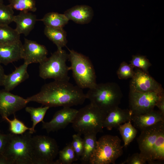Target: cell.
<instances>
[{
	"instance_id": "1",
	"label": "cell",
	"mask_w": 164,
	"mask_h": 164,
	"mask_svg": "<svg viewBox=\"0 0 164 164\" xmlns=\"http://www.w3.org/2000/svg\"><path fill=\"white\" fill-rule=\"evenodd\" d=\"M29 103L35 102L52 107H71L83 104L86 94L77 85L67 81H56L47 83L37 94L26 99Z\"/></svg>"
},
{
	"instance_id": "2",
	"label": "cell",
	"mask_w": 164,
	"mask_h": 164,
	"mask_svg": "<svg viewBox=\"0 0 164 164\" xmlns=\"http://www.w3.org/2000/svg\"><path fill=\"white\" fill-rule=\"evenodd\" d=\"M86 94L90 103L106 114L118 106L123 97L121 89L114 82L97 84Z\"/></svg>"
},
{
	"instance_id": "3",
	"label": "cell",
	"mask_w": 164,
	"mask_h": 164,
	"mask_svg": "<svg viewBox=\"0 0 164 164\" xmlns=\"http://www.w3.org/2000/svg\"><path fill=\"white\" fill-rule=\"evenodd\" d=\"M32 137L29 131L22 135L10 133L3 154L10 164H34Z\"/></svg>"
},
{
	"instance_id": "4",
	"label": "cell",
	"mask_w": 164,
	"mask_h": 164,
	"mask_svg": "<svg viewBox=\"0 0 164 164\" xmlns=\"http://www.w3.org/2000/svg\"><path fill=\"white\" fill-rule=\"evenodd\" d=\"M69 50L68 60L71 64L69 68L77 85L82 89L93 87L97 84L96 76L89 58L73 50Z\"/></svg>"
},
{
	"instance_id": "5",
	"label": "cell",
	"mask_w": 164,
	"mask_h": 164,
	"mask_svg": "<svg viewBox=\"0 0 164 164\" xmlns=\"http://www.w3.org/2000/svg\"><path fill=\"white\" fill-rule=\"evenodd\" d=\"M106 114L90 103L78 110L71 123L72 127L81 135L102 132Z\"/></svg>"
},
{
	"instance_id": "6",
	"label": "cell",
	"mask_w": 164,
	"mask_h": 164,
	"mask_svg": "<svg viewBox=\"0 0 164 164\" xmlns=\"http://www.w3.org/2000/svg\"><path fill=\"white\" fill-rule=\"evenodd\" d=\"M123 153V146L118 136L104 135L97 140L95 149L89 164H114Z\"/></svg>"
},
{
	"instance_id": "7",
	"label": "cell",
	"mask_w": 164,
	"mask_h": 164,
	"mask_svg": "<svg viewBox=\"0 0 164 164\" xmlns=\"http://www.w3.org/2000/svg\"><path fill=\"white\" fill-rule=\"evenodd\" d=\"M68 53L62 49L57 50L39 63V76L44 79H53L56 81H69V70L67 64Z\"/></svg>"
},
{
	"instance_id": "8",
	"label": "cell",
	"mask_w": 164,
	"mask_h": 164,
	"mask_svg": "<svg viewBox=\"0 0 164 164\" xmlns=\"http://www.w3.org/2000/svg\"><path fill=\"white\" fill-rule=\"evenodd\" d=\"M34 164H56L54 160L58 154L59 147L55 139L44 135L31 138Z\"/></svg>"
},
{
	"instance_id": "9",
	"label": "cell",
	"mask_w": 164,
	"mask_h": 164,
	"mask_svg": "<svg viewBox=\"0 0 164 164\" xmlns=\"http://www.w3.org/2000/svg\"><path fill=\"white\" fill-rule=\"evenodd\" d=\"M163 93H141L129 90V109L132 115L141 114L153 110Z\"/></svg>"
},
{
	"instance_id": "10",
	"label": "cell",
	"mask_w": 164,
	"mask_h": 164,
	"mask_svg": "<svg viewBox=\"0 0 164 164\" xmlns=\"http://www.w3.org/2000/svg\"><path fill=\"white\" fill-rule=\"evenodd\" d=\"M163 126L164 121H162L143 129L137 138L140 153L149 164L155 163L153 157V146L159 132Z\"/></svg>"
},
{
	"instance_id": "11",
	"label": "cell",
	"mask_w": 164,
	"mask_h": 164,
	"mask_svg": "<svg viewBox=\"0 0 164 164\" xmlns=\"http://www.w3.org/2000/svg\"><path fill=\"white\" fill-rule=\"evenodd\" d=\"M131 79L130 91L141 93L164 92L160 84L151 77L149 73L140 69L135 68L134 76Z\"/></svg>"
},
{
	"instance_id": "12",
	"label": "cell",
	"mask_w": 164,
	"mask_h": 164,
	"mask_svg": "<svg viewBox=\"0 0 164 164\" xmlns=\"http://www.w3.org/2000/svg\"><path fill=\"white\" fill-rule=\"evenodd\" d=\"M28 103L26 99L5 89L0 90V115L2 119L14 114L25 107Z\"/></svg>"
},
{
	"instance_id": "13",
	"label": "cell",
	"mask_w": 164,
	"mask_h": 164,
	"mask_svg": "<svg viewBox=\"0 0 164 164\" xmlns=\"http://www.w3.org/2000/svg\"><path fill=\"white\" fill-rule=\"evenodd\" d=\"M77 111L71 107H63L55 113L50 121H42V128L49 133L65 128L70 123H71Z\"/></svg>"
},
{
	"instance_id": "14",
	"label": "cell",
	"mask_w": 164,
	"mask_h": 164,
	"mask_svg": "<svg viewBox=\"0 0 164 164\" xmlns=\"http://www.w3.org/2000/svg\"><path fill=\"white\" fill-rule=\"evenodd\" d=\"M47 50L44 46L25 38L22 55L24 63L29 65L32 63H40L47 58Z\"/></svg>"
},
{
	"instance_id": "15",
	"label": "cell",
	"mask_w": 164,
	"mask_h": 164,
	"mask_svg": "<svg viewBox=\"0 0 164 164\" xmlns=\"http://www.w3.org/2000/svg\"><path fill=\"white\" fill-rule=\"evenodd\" d=\"M131 111L128 109H122L118 106L111 109L106 114L104 122L103 128L111 130L113 128L131 119Z\"/></svg>"
},
{
	"instance_id": "16",
	"label": "cell",
	"mask_w": 164,
	"mask_h": 164,
	"mask_svg": "<svg viewBox=\"0 0 164 164\" xmlns=\"http://www.w3.org/2000/svg\"><path fill=\"white\" fill-rule=\"evenodd\" d=\"M64 14L69 20L80 24H87L91 21L94 12L90 6L85 5H76L66 11Z\"/></svg>"
},
{
	"instance_id": "17",
	"label": "cell",
	"mask_w": 164,
	"mask_h": 164,
	"mask_svg": "<svg viewBox=\"0 0 164 164\" xmlns=\"http://www.w3.org/2000/svg\"><path fill=\"white\" fill-rule=\"evenodd\" d=\"M22 46L20 40L11 44H0V63L7 65L22 59Z\"/></svg>"
},
{
	"instance_id": "18",
	"label": "cell",
	"mask_w": 164,
	"mask_h": 164,
	"mask_svg": "<svg viewBox=\"0 0 164 164\" xmlns=\"http://www.w3.org/2000/svg\"><path fill=\"white\" fill-rule=\"evenodd\" d=\"M131 121L134 126L140 131L162 121H164V115L159 111L154 109L147 112L132 115Z\"/></svg>"
},
{
	"instance_id": "19",
	"label": "cell",
	"mask_w": 164,
	"mask_h": 164,
	"mask_svg": "<svg viewBox=\"0 0 164 164\" xmlns=\"http://www.w3.org/2000/svg\"><path fill=\"white\" fill-rule=\"evenodd\" d=\"M28 65L24 63L16 68L10 74L5 75L3 85L5 90L9 91H12L29 78V75L27 70Z\"/></svg>"
},
{
	"instance_id": "20",
	"label": "cell",
	"mask_w": 164,
	"mask_h": 164,
	"mask_svg": "<svg viewBox=\"0 0 164 164\" xmlns=\"http://www.w3.org/2000/svg\"><path fill=\"white\" fill-rule=\"evenodd\" d=\"M37 20L36 15L28 12L20 11L14 15L13 22L16 24L15 30L20 34L28 35L34 28Z\"/></svg>"
},
{
	"instance_id": "21",
	"label": "cell",
	"mask_w": 164,
	"mask_h": 164,
	"mask_svg": "<svg viewBox=\"0 0 164 164\" xmlns=\"http://www.w3.org/2000/svg\"><path fill=\"white\" fill-rule=\"evenodd\" d=\"M45 36L57 47L58 50H61L67 43V33L63 28L52 27L45 26L44 29Z\"/></svg>"
},
{
	"instance_id": "22",
	"label": "cell",
	"mask_w": 164,
	"mask_h": 164,
	"mask_svg": "<svg viewBox=\"0 0 164 164\" xmlns=\"http://www.w3.org/2000/svg\"><path fill=\"white\" fill-rule=\"evenodd\" d=\"M95 133H89L84 135V147L82 155L80 159L81 163H89L90 159L95 149L97 142Z\"/></svg>"
},
{
	"instance_id": "23",
	"label": "cell",
	"mask_w": 164,
	"mask_h": 164,
	"mask_svg": "<svg viewBox=\"0 0 164 164\" xmlns=\"http://www.w3.org/2000/svg\"><path fill=\"white\" fill-rule=\"evenodd\" d=\"M39 20L43 22L45 26L56 28H63L69 20L64 14L53 12L46 13Z\"/></svg>"
},
{
	"instance_id": "24",
	"label": "cell",
	"mask_w": 164,
	"mask_h": 164,
	"mask_svg": "<svg viewBox=\"0 0 164 164\" xmlns=\"http://www.w3.org/2000/svg\"><path fill=\"white\" fill-rule=\"evenodd\" d=\"M20 35L9 25H0V44L12 43L20 40Z\"/></svg>"
},
{
	"instance_id": "25",
	"label": "cell",
	"mask_w": 164,
	"mask_h": 164,
	"mask_svg": "<svg viewBox=\"0 0 164 164\" xmlns=\"http://www.w3.org/2000/svg\"><path fill=\"white\" fill-rule=\"evenodd\" d=\"M131 122L130 119L118 127L124 143V146L125 147H127L132 142L137 134V130Z\"/></svg>"
},
{
	"instance_id": "26",
	"label": "cell",
	"mask_w": 164,
	"mask_h": 164,
	"mask_svg": "<svg viewBox=\"0 0 164 164\" xmlns=\"http://www.w3.org/2000/svg\"><path fill=\"white\" fill-rule=\"evenodd\" d=\"M50 108L48 106L35 108L31 107H27L26 111L30 114L31 120L32 122L31 131H29L32 134L35 132V130L36 125L39 122L43 121V118L47 110Z\"/></svg>"
},
{
	"instance_id": "27",
	"label": "cell",
	"mask_w": 164,
	"mask_h": 164,
	"mask_svg": "<svg viewBox=\"0 0 164 164\" xmlns=\"http://www.w3.org/2000/svg\"><path fill=\"white\" fill-rule=\"evenodd\" d=\"M58 154L59 158L55 161L56 164H71L78 160L71 142L68 144L62 150L59 151Z\"/></svg>"
},
{
	"instance_id": "28",
	"label": "cell",
	"mask_w": 164,
	"mask_h": 164,
	"mask_svg": "<svg viewBox=\"0 0 164 164\" xmlns=\"http://www.w3.org/2000/svg\"><path fill=\"white\" fill-rule=\"evenodd\" d=\"M153 157L154 161H162L164 159V126L160 130L153 151Z\"/></svg>"
},
{
	"instance_id": "29",
	"label": "cell",
	"mask_w": 164,
	"mask_h": 164,
	"mask_svg": "<svg viewBox=\"0 0 164 164\" xmlns=\"http://www.w3.org/2000/svg\"><path fill=\"white\" fill-rule=\"evenodd\" d=\"M13 9L20 11L35 12L37 10L35 0H9Z\"/></svg>"
},
{
	"instance_id": "30",
	"label": "cell",
	"mask_w": 164,
	"mask_h": 164,
	"mask_svg": "<svg viewBox=\"0 0 164 164\" xmlns=\"http://www.w3.org/2000/svg\"><path fill=\"white\" fill-rule=\"evenodd\" d=\"M9 124V130L11 133L15 135H22L27 130L31 131V128L27 127L22 121L17 119L14 114V118L10 120L8 117H5L3 119Z\"/></svg>"
},
{
	"instance_id": "31",
	"label": "cell",
	"mask_w": 164,
	"mask_h": 164,
	"mask_svg": "<svg viewBox=\"0 0 164 164\" xmlns=\"http://www.w3.org/2000/svg\"><path fill=\"white\" fill-rule=\"evenodd\" d=\"M130 62L134 68H138L147 73H149L148 70L152 66L146 56L139 54L133 55Z\"/></svg>"
},
{
	"instance_id": "32",
	"label": "cell",
	"mask_w": 164,
	"mask_h": 164,
	"mask_svg": "<svg viewBox=\"0 0 164 164\" xmlns=\"http://www.w3.org/2000/svg\"><path fill=\"white\" fill-rule=\"evenodd\" d=\"M13 9L9 5L0 4V25H9L13 22Z\"/></svg>"
},
{
	"instance_id": "33",
	"label": "cell",
	"mask_w": 164,
	"mask_h": 164,
	"mask_svg": "<svg viewBox=\"0 0 164 164\" xmlns=\"http://www.w3.org/2000/svg\"><path fill=\"white\" fill-rule=\"evenodd\" d=\"M134 67L125 61L122 62L117 71L119 79L121 80L131 78L134 74Z\"/></svg>"
},
{
	"instance_id": "34",
	"label": "cell",
	"mask_w": 164,
	"mask_h": 164,
	"mask_svg": "<svg viewBox=\"0 0 164 164\" xmlns=\"http://www.w3.org/2000/svg\"><path fill=\"white\" fill-rule=\"evenodd\" d=\"M81 135L77 133L72 136L73 140L71 142L72 146L78 159L82 155L84 147L83 139Z\"/></svg>"
},
{
	"instance_id": "35",
	"label": "cell",
	"mask_w": 164,
	"mask_h": 164,
	"mask_svg": "<svg viewBox=\"0 0 164 164\" xmlns=\"http://www.w3.org/2000/svg\"><path fill=\"white\" fill-rule=\"evenodd\" d=\"M147 161L140 153H136L128 157L121 164H145Z\"/></svg>"
},
{
	"instance_id": "36",
	"label": "cell",
	"mask_w": 164,
	"mask_h": 164,
	"mask_svg": "<svg viewBox=\"0 0 164 164\" xmlns=\"http://www.w3.org/2000/svg\"><path fill=\"white\" fill-rule=\"evenodd\" d=\"M9 135L10 133L4 134L2 133L0 130V154L3 153Z\"/></svg>"
},
{
	"instance_id": "37",
	"label": "cell",
	"mask_w": 164,
	"mask_h": 164,
	"mask_svg": "<svg viewBox=\"0 0 164 164\" xmlns=\"http://www.w3.org/2000/svg\"><path fill=\"white\" fill-rule=\"evenodd\" d=\"M159 111L164 115V93H162L155 104Z\"/></svg>"
},
{
	"instance_id": "38",
	"label": "cell",
	"mask_w": 164,
	"mask_h": 164,
	"mask_svg": "<svg viewBox=\"0 0 164 164\" xmlns=\"http://www.w3.org/2000/svg\"><path fill=\"white\" fill-rule=\"evenodd\" d=\"M5 75L3 67L0 63V86H3V85Z\"/></svg>"
},
{
	"instance_id": "39",
	"label": "cell",
	"mask_w": 164,
	"mask_h": 164,
	"mask_svg": "<svg viewBox=\"0 0 164 164\" xmlns=\"http://www.w3.org/2000/svg\"><path fill=\"white\" fill-rule=\"evenodd\" d=\"M0 164H10V163L3 154H0Z\"/></svg>"
},
{
	"instance_id": "40",
	"label": "cell",
	"mask_w": 164,
	"mask_h": 164,
	"mask_svg": "<svg viewBox=\"0 0 164 164\" xmlns=\"http://www.w3.org/2000/svg\"><path fill=\"white\" fill-rule=\"evenodd\" d=\"M4 0H0V4H3Z\"/></svg>"
}]
</instances>
